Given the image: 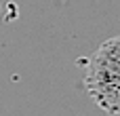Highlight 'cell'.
I'll return each mask as SVG.
<instances>
[{"instance_id": "obj_1", "label": "cell", "mask_w": 120, "mask_h": 116, "mask_svg": "<svg viewBox=\"0 0 120 116\" xmlns=\"http://www.w3.org/2000/svg\"><path fill=\"white\" fill-rule=\"evenodd\" d=\"M89 97L110 116H120V36L108 38L91 55L84 74Z\"/></svg>"}]
</instances>
